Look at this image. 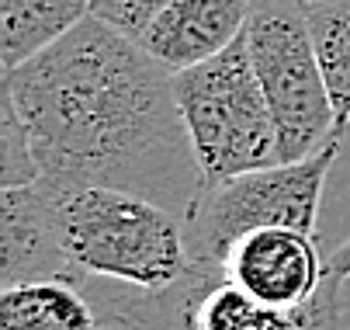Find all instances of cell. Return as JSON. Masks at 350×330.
Here are the masks:
<instances>
[{
    "label": "cell",
    "mask_w": 350,
    "mask_h": 330,
    "mask_svg": "<svg viewBox=\"0 0 350 330\" xmlns=\"http://www.w3.org/2000/svg\"><path fill=\"white\" fill-rule=\"evenodd\" d=\"M246 49L271 105L281 160L316 153L336 129V112L316 53V38L298 0H254L246 21Z\"/></svg>",
    "instance_id": "5"
},
{
    "label": "cell",
    "mask_w": 350,
    "mask_h": 330,
    "mask_svg": "<svg viewBox=\"0 0 350 330\" xmlns=\"http://www.w3.org/2000/svg\"><path fill=\"white\" fill-rule=\"evenodd\" d=\"M298 4H312V0H298Z\"/></svg>",
    "instance_id": "17"
},
{
    "label": "cell",
    "mask_w": 350,
    "mask_h": 330,
    "mask_svg": "<svg viewBox=\"0 0 350 330\" xmlns=\"http://www.w3.org/2000/svg\"><path fill=\"white\" fill-rule=\"evenodd\" d=\"M94 330H146V327H135V323H125V320H108V323H97Z\"/></svg>",
    "instance_id": "16"
},
{
    "label": "cell",
    "mask_w": 350,
    "mask_h": 330,
    "mask_svg": "<svg viewBox=\"0 0 350 330\" xmlns=\"http://www.w3.org/2000/svg\"><path fill=\"white\" fill-rule=\"evenodd\" d=\"M174 94L205 181L284 164L278 125L250 60L246 35L226 53L174 73Z\"/></svg>",
    "instance_id": "3"
},
{
    "label": "cell",
    "mask_w": 350,
    "mask_h": 330,
    "mask_svg": "<svg viewBox=\"0 0 350 330\" xmlns=\"http://www.w3.org/2000/svg\"><path fill=\"white\" fill-rule=\"evenodd\" d=\"M101 323L80 281L31 278L0 292V330H94Z\"/></svg>",
    "instance_id": "10"
},
{
    "label": "cell",
    "mask_w": 350,
    "mask_h": 330,
    "mask_svg": "<svg viewBox=\"0 0 350 330\" xmlns=\"http://www.w3.org/2000/svg\"><path fill=\"white\" fill-rule=\"evenodd\" d=\"M219 268L254 299L281 309L309 303L326 281V257L316 247V233L288 226L243 233Z\"/></svg>",
    "instance_id": "7"
},
{
    "label": "cell",
    "mask_w": 350,
    "mask_h": 330,
    "mask_svg": "<svg viewBox=\"0 0 350 330\" xmlns=\"http://www.w3.org/2000/svg\"><path fill=\"white\" fill-rule=\"evenodd\" d=\"M254 0H174L135 38L170 73L191 70L243 38Z\"/></svg>",
    "instance_id": "8"
},
{
    "label": "cell",
    "mask_w": 350,
    "mask_h": 330,
    "mask_svg": "<svg viewBox=\"0 0 350 330\" xmlns=\"http://www.w3.org/2000/svg\"><path fill=\"white\" fill-rule=\"evenodd\" d=\"M340 281L326 275L323 289L302 306H271L226 278L215 264H194L167 296L142 306L146 330H340Z\"/></svg>",
    "instance_id": "6"
},
{
    "label": "cell",
    "mask_w": 350,
    "mask_h": 330,
    "mask_svg": "<svg viewBox=\"0 0 350 330\" xmlns=\"http://www.w3.org/2000/svg\"><path fill=\"white\" fill-rule=\"evenodd\" d=\"M90 18V0H0V63L4 73L49 49Z\"/></svg>",
    "instance_id": "11"
},
{
    "label": "cell",
    "mask_w": 350,
    "mask_h": 330,
    "mask_svg": "<svg viewBox=\"0 0 350 330\" xmlns=\"http://www.w3.org/2000/svg\"><path fill=\"white\" fill-rule=\"evenodd\" d=\"M306 18L316 38V53L336 112V129L350 125V0H312Z\"/></svg>",
    "instance_id": "12"
},
{
    "label": "cell",
    "mask_w": 350,
    "mask_h": 330,
    "mask_svg": "<svg viewBox=\"0 0 350 330\" xmlns=\"http://www.w3.org/2000/svg\"><path fill=\"white\" fill-rule=\"evenodd\" d=\"M170 4L174 0H90V14L132 38H139L149 28V21L160 11H167Z\"/></svg>",
    "instance_id": "14"
},
{
    "label": "cell",
    "mask_w": 350,
    "mask_h": 330,
    "mask_svg": "<svg viewBox=\"0 0 350 330\" xmlns=\"http://www.w3.org/2000/svg\"><path fill=\"white\" fill-rule=\"evenodd\" d=\"M343 132H333L326 143L302 157L271 167H257L226 181H208L184 216V233L194 264H222L226 251L254 229L288 226L316 233L319 205L329 170L340 157Z\"/></svg>",
    "instance_id": "4"
},
{
    "label": "cell",
    "mask_w": 350,
    "mask_h": 330,
    "mask_svg": "<svg viewBox=\"0 0 350 330\" xmlns=\"http://www.w3.org/2000/svg\"><path fill=\"white\" fill-rule=\"evenodd\" d=\"M0 275L4 285L31 278H70V264L53 237V223H49L45 195L38 181L25 188H4L0 199Z\"/></svg>",
    "instance_id": "9"
},
{
    "label": "cell",
    "mask_w": 350,
    "mask_h": 330,
    "mask_svg": "<svg viewBox=\"0 0 350 330\" xmlns=\"http://www.w3.org/2000/svg\"><path fill=\"white\" fill-rule=\"evenodd\" d=\"M326 275H329V278H336L340 285L350 278V237H347V240H343L329 257H326Z\"/></svg>",
    "instance_id": "15"
},
{
    "label": "cell",
    "mask_w": 350,
    "mask_h": 330,
    "mask_svg": "<svg viewBox=\"0 0 350 330\" xmlns=\"http://www.w3.org/2000/svg\"><path fill=\"white\" fill-rule=\"evenodd\" d=\"M53 237L77 281L167 296L191 275L184 219L167 205L111 184L38 177Z\"/></svg>",
    "instance_id": "2"
},
{
    "label": "cell",
    "mask_w": 350,
    "mask_h": 330,
    "mask_svg": "<svg viewBox=\"0 0 350 330\" xmlns=\"http://www.w3.org/2000/svg\"><path fill=\"white\" fill-rule=\"evenodd\" d=\"M42 177L111 184L180 219L208 184L177 108L174 73L101 18L4 73Z\"/></svg>",
    "instance_id": "1"
},
{
    "label": "cell",
    "mask_w": 350,
    "mask_h": 330,
    "mask_svg": "<svg viewBox=\"0 0 350 330\" xmlns=\"http://www.w3.org/2000/svg\"><path fill=\"white\" fill-rule=\"evenodd\" d=\"M38 177H42V170H38V160L31 153L25 118L4 87V94H0V184L25 188V184H35Z\"/></svg>",
    "instance_id": "13"
}]
</instances>
